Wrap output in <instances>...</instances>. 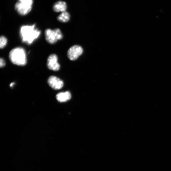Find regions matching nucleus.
<instances>
[{
  "label": "nucleus",
  "mask_w": 171,
  "mask_h": 171,
  "mask_svg": "<svg viewBox=\"0 0 171 171\" xmlns=\"http://www.w3.org/2000/svg\"><path fill=\"white\" fill-rule=\"evenodd\" d=\"M41 31L36 27L35 24L31 25H23L20 27L19 35L22 43L31 45L38 39Z\"/></svg>",
  "instance_id": "obj_1"
},
{
  "label": "nucleus",
  "mask_w": 171,
  "mask_h": 171,
  "mask_svg": "<svg viewBox=\"0 0 171 171\" xmlns=\"http://www.w3.org/2000/svg\"><path fill=\"white\" fill-rule=\"evenodd\" d=\"M9 57L11 63L14 65L24 66L27 64L26 53L23 47H18L12 49L9 52Z\"/></svg>",
  "instance_id": "obj_2"
},
{
  "label": "nucleus",
  "mask_w": 171,
  "mask_h": 171,
  "mask_svg": "<svg viewBox=\"0 0 171 171\" xmlns=\"http://www.w3.org/2000/svg\"><path fill=\"white\" fill-rule=\"evenodd\" d=\"M46 40L50 44H55L58 40L63 38V35L60 29L56 28L54 30L47 29L44 32Z\"/></svg>",
  "instance_id": "obj_3"
},
{
  "label": "nucleus",
  "mask_w": 171,
  "mask_h": 171,
  "mask_svg": "<svg viewBox=\"0 0 171 171\" xmlns=\"http://www.w3.org/2000/svg\"><path fill=\"white\" fill-rule=\"evenodd\" d=\"M83 52V49L82 47L78 45H74L68 50L67 56L70 60L74 61L77 60Z\"/></svg>",
  "instance_id": "obj_4"
},
{
  "label": "nucleus",
  "mask_w": 171,
  "mask_h": 171,
  "mask_svg": "<svg viewBox=\"0 0 171 171\" xmlns=\"http://www.w3.org/2000/svg\"><path fill=\"white\" fill-rule=\"evenodd\" d=\"M47 66L50 70L57 72L60 68V64L58 63V57L55 54H51L48 57Z\"/></svg>",
  "instance_id": "obj_5"
},
{
  "label": "nucleus",
  "mask_w": 171,
  "mask_h": 171,
  "mask_svg": "<svg viewBox=\"0 0 171 171\" xmlns=\"http://www.w3.org/2000/svg\"><path fill=\"white\" fill-rule=\"evenodd\" d=\"M48 83L52 88L56 90L60 89L64 85L63 81L59 78L53 76L49 77Z\"/></svg>",
  "instance_id": "obj_6"
},
{
  "label": "nucleus",
  "mask_w": 171,
  "mask_h": 171,
  "mask_svg": "<svg viewBox=\"0 0 171 171\" xmlns=\"http://www.w3.org/2000/svg\"><path fill=\"white\" fill-rule=\"evenodd\" d=\"M15 8L20 15L24 16L28 14L31 11L32 6L19 2L16 4Z\"/></svg>",
  "instance_id": "obj_7"
},
{
  "label": "nucleus",
  "mask_w": 171,
  "mask_h": 171,
  "mask_svg": "<svg viewBox=\"0 0 171 171\" xmlns=\"http://www.w3.org/2000/svg\"><path fill=\"white\" fill-rule=\"evenodd\" d=\"M72 97L71 94L69 91L58 93L56 95V99L60 102H64L70 100Z\"/></svg>",
  "instance_id": "obj_8"
},
{
  "label": "nucleus",
  "mask_w": 171,
  "mask_h": 171,
  "mask_svg": "<svg viewBox=\"0 0 171 171\" xmlns=\"http://www.w3.org/2000/svg\"><path fill=\"white\" fill-rule=\"evenodd\" d=\"M67 8L66 3L62 1L57 2L54 4L53 7V10L57 12H63L66 11Z\"/></svg>",
  "instance_id": "obj_9"
},
{
  "label": "nucleus",
  "mask_w": 171,
  "mask_h": 171,
  "mask_svg": "<svg viewBox=\"0 0 171 171\" xmlns=\"http://www.w3.org/2000/svg\"><path fill=\"white\" fill-rule=\"evenodd\" d=\"M70 18V15L68 12L66 11L62 12L58 16L57 19L59 21L62 23H66L69 21Z\"/></svg>",
  "instance_id": "obj_10"
},
{
  "label": "nucleus",
  "mask_w": 171,
  "mask_h": 171,
  "mask_svg": "<svg viewBox=\"0 0 171 171\" xmlns=\"http://www.w3.org/2000/svg\"><path fill=\"white\" fill-rule=\"evenodd\" d=\"M8 40L6 37L2 36L0 37V48L3 49L6 46L7 44Z\"/></svg>",
  "instance_id": "obj_11"
},
{
  "label": "nucleus",
  "mask_w": 171,
  "mask_h": 171,
  "mask_svg": "<svg viewBox=\"0 0 171 171\" xmlns=\"http://www.w3.org/2000/svg\"><path fill=\"white\" fill-rule=\"evenodd\" d=\"M19 2L26 4L29 6H32L33 0H19Z\"/></svg>",
  "instance_id": "obj_12"
},
{
  "label": "nucleus",
  "mask_w": 171,
  "mask_h": 171,
  "mask_svg": "<svg viewBox=\"0 0 171 171\" xmlns=\"http://www.w3.org/2000/svg\"><path fill=\"white\" fill-rule=\"evenodd\" d=\"M6 62L3 58H1L0 59V67L2 68L6 65Z\"/></svg>",
  "instance_id": "obj_13"
},
{
  "label": "nucleus",
  "mask_w": 171,
  "mask_h": 171,
  "mask_svg": "<svg viewBox=\"0 0 171 171\" xmlns=\"http://www.w3.org/2000/svg\"><path fill=\"white\" fill-rule=\"evenodd\" d=\"M15 83L14 82L11 83L10 85V87H13L15 85Z\"/></svg>",
  "instance_id": "obj_14"
}]
</instances>
